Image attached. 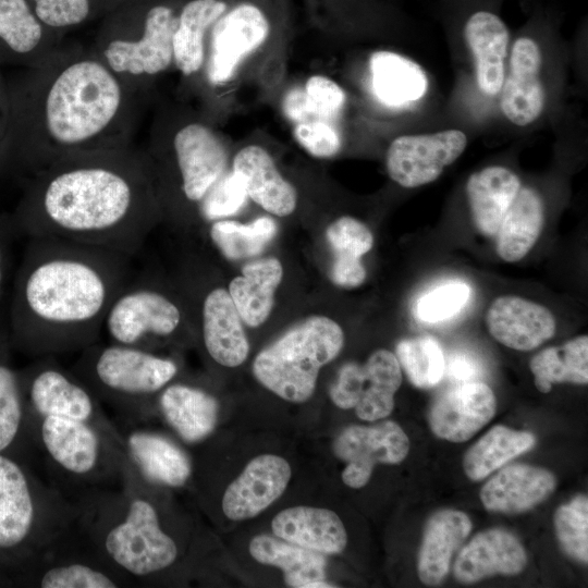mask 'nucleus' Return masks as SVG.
I'll use <instances>...</instances> for the list:
<instances>
[{
    "mask_svg": "<svg viewBox=\"0 0 588 588\" xmlns=\"http://www.w3.org/2000/svg\"><path fill=\"white\" fill-rule=\"evenodd\" d=\"M12 586L37 588H120L137 586L89 542L74 523L37 553Z\"/></svg>",
    "mask_w": 588,
    "mask_h": 588,
    "instance_id": "11",
    "label": "nucleus"
},
{
    "mask_svg": "<svg viewBox=\"0 0 588 588\" xmlns=\"http://www.w3.org/2000/svg\"><path fill=\"white\" fill-rule=\"evenodd\" d=\"M544 221V205L531 187H520L495 233V250L506 262L526 257L537 243Z\"/></svg>",
    "mask_w": 588,
    "mask_h": 588,
    "instance_id": "34",
    "label": "nucleus"
},
{
    "mask_svg": "<svg viewBox=\"0 0 588 588\" xmlns=\"http://www.w3.org/2000/svg\"><path fill=\"white\" fill-rule=\"evenodd\" d=\"M541 63V51L535 39L524 36L514 41L500 106L503 114L515 125L532 123L543 110L546 96L539 78Z\"/></svg>",
    "mask_w": 588,
    "mask_h": 588,
    "instance_id": "21",
    "label": "nucleus"
},
{
    "mask_svg": "<svg viewBox=\"0 0 588 588\" xmlns=\"http://www.w3.org/2000/svg\"><path fill=\"white\" fill-rule=\"evenodd\" d=\"M470 295L468 284L451 281L421 295L415 305V314L421 322L438 323L457 315L467 305Z\"/></svg>",
    "mask_w": 588,
    "mask_h": 588,
    "instance_id": "45",
    "label": "nucleus"
},
{
    "mask_svg": "<svg viewBox=\"0 0 588 588\" xmlns=\"http://www.w3.org/2000/svg\"><path fill=\"white\" fill-rule=\"evenodd\" d=\"M550 470L526 464L502 468L480 490L485 509L491 512L520 513L544 501L555 489Z\"/></svg>",
    "mask_w": 588,
    "mask_h": 588,
    "instance_id": "27",
    "label": "nucleus"
},
{
    "mask_svg": "<svg viewBox=\"0 0 588 588\" xmlns=\"http://www.w3.org/2000/svg\"><path fill=\"white\" fill-rule=\"evenodd\" d=\"M293 135L295 140L316 158H330L341 149V137L334 126L324 120L298 122Z\"/></svg>",
    "mask_w": 588,
    "mask_h": 588,
    "instance_id": "48",
    "label": "nucleus"
},
{
    "mask_svg": "<svg viewBox=\"0 0 588 588\" xmlns=\"http://www.w3.org/2000/svg\"><path fill=\"white\" fill-rule=\"evenodd\" d=\"M273 534L305 549L338 554L347 543L345 527L333 511L298 505L279 512L271 522Z\"/></svg>",
    "mask_w": 588,
    "mask_h": 588,
    "instance_id": "29",
    "label": "nucleus"
},
{
    "mask_svg": "<svg viewBox=\"0 0 588 588\" xmlns=\"http://www.w3.org/2000/svg\"><path fill=\"white\" fill-rule=\"evenodd\" d=\"M292 476L286 460L274 454L259 455L225 489L221 507L226 518L243 520L257 516L279 499Z\"/></svg>",
    "mask_w": 588,
    "mask_h": 588,
    "instance_id": "19",
    "label": "nucleus"
},
{
    "mask_svg": "<svg viewBox=\"0 0 588 588\" xmlns=\"http://www.w3.org/2000/svg\"><path fill=\"white\" fill-rule=\"evenodd\" d=\"M282 278L280 260L268 257L246 264L230 282L228 292L245 324L256 328L268 319Z\"/></svg>",
    "mask_w": 588,
    "mask_h": 588,
    "instance_id": "35",
    "label": "nucleus"
},
{
    "mask_svg": "<svg viewBox=\"0 0 588 588\" xmlns=\"http://www.w3.org/2000/svg\"><path fill=\"white\" fill-rule=\"evenodd\" d=\"M152 409L158 411L182 441L196 444L215 430L219 403L205 389L173 379L158 393L150 412Z\"/></svg>",
    "mask_w": 588,
    "mask_h": 588,
    "instance_id": "24",
    "label": "nucleus"
},
{
    "mask_svg": "<svg viewBox=\"0 0 588 588\" xmlns=\"http://www.w3.org/2000/svg\"><path fill=\"white\" fill-rule=\"evenodd\" d=\"M8 111H9V98H8V83L7 77L0 70V170L2 166V154L8 126Z\"/></svg>",
    "mask_w": 588,
    "mask_h": 588,
    "instance_id": "53",
    "label": "nucleus"
},
{
    "mask_svg": "<svg viewBox=\"0 0 588 588\" xmlns=\"http://www.w3.org/2000/svg\"><path fill=\"white\" fill-rule=\"evenodd\" d=\"M249 553L259 563L279 567L290 587L307 588L326 578V559L321 553L280 538L258 535L249 542Z\"/></svg>",
    "mask_w": 588,
    "mask_h": 588,
    "instance_id": "37",
    "label": "nucleus"
},
{
    "mask_svg": "<svg viewBox=\"0 0 588 588\" xmlns=\"http://www.w3.org/2000/svg\"><path fill=\"white\" fill-rule=\"evenodd\" d=\"M463 36L474 57L479 88L487 95H497L505 77L504 60L510 41L505 22L495 12L479 9L467 16Z\"/></svg>",
    "mask_w": 588,
    "mask_h": 588,
    "instance_id": "26",
    "label": "nucleus"
},
{
    "mask_svg": "<svg viewBox=\"0 0 588 588\" xmlns=\"http://www.w3.org/2000/svg\"><path fill=\"white\" fill-rule=\"evenodd\" d=\"M226 9L224 0H188L177 11L173 65L182 75L189 77L203 69L207 35Z\"/></svg>",
    "mask_w": 588,
    "mask_h": 588,
    "instance_id": "33",
    "label": "nucleus"
},
{
    "mask_svg": "<svg viewBox=\"0 0 588 588\" xmlns=\"http://www.w3.org/2000/svg\"><path fill=\"white\" fill-rule=\"evenodd\" d=\"M497 411L492 389L481 381L461 382L440 395L429 412L433 434L450 442H465L487 425Z\"/></svg>",
    "mask_w": 588,
    "mask_h": 588,
    "instance_id": "18",
    "label": "nucleus"
},
{
    "mask_svg": "<svg viewBox=\"0 0 588 588\" xmlns=\"http://www.w3.org/2000/svg\"><path fill=\"white\" fill-rule=\"evenodd\" d=\"M366 268L362 258L334 255V260L330 269V280L333 284L343 289H354L366 280Z\"/></svg>",
    "mask_w": 588,
    "mask_h": 588,
    "instance_id": "51",
    "label": "nucleus"
},
{
    "mask_svg": "<svg viewBox=\"0 0 588 588\" xmlns=\"http://www.w3.org/2000/svg\"><path fill=\"white\" fill-rule=\"evenodd\" d=\"M364 376L356 415L367 421L388 417L394 407V395L402 383V368L392 352L375 351L363 365Z\"/></svg>",
    "mask_w": 588,
    "mask_h": 588,
    "instance_id": "38",
    "label": "nucleus"
},
{
    "mask_svg": "<svg viewBox=\"0 0 588 588\" xmlns=\"http://www.w3.org/2000/svg\"><path fill=\"white\" fill-rule=\"evenodd\" d=\"M466 146L467 137L458 130L399 136L387 151L388 174L405 188L429 184L464 152Z\"/></svg>",
    "mask_w": 588,
    "mask_h": 588,
    "instance_id": "15",
    "label": "nucleus"
},
{
    "mask_svg": "<svg viewBox=\"0 0 588 588\" xmlns=\"http://www.w3.org/2000/svg\"><path fill=\"white\" fill-rule=\"evenodd\" d=\"M522 183L510 169L490 166L474 172L466 183V196L477 231L494 236Z\"/></svg>",
    "mask_w": 588,
    "mask_h": 588,
    "instance_id": "32",
    "label": "nucleus"
},
{
    "mask_svg": "<svg viewBox=\"0 0 588 588\" xmlns=\"http://www.w3.org/2000/svg\"><path fill=\"white\" fill-rule=\"evenodd\" d=\"M480 372L478 364L466 354H454L445 363V373L460 381H473Z\"/></svg>",
    "mask_w": 588,
    "mask_h": 588,
    "instance_id": "52",
    "label": "nucleus"
},
{
    "mask_svg": "<svg viewBox=\"0 0 588 588\" xmlns=\"http://www.w3.org/2000/svg\"><path fill=\"white\" fill-rule=\"evenodd\" d=\"M247 193L241 176L232 171L213 185L198 208V216L206 221L221 220L238 211Z\"/></svg>",
    "mask_w": 588,
    "mask_h": 588,
    "instance_id": "46",
    "label": "nucleus"
},
{
    "mask_svg": "<svg viewBox=\"0 0 588 588\" xmlns=\"http://www.w3.org/2000/svg\"><path fill=\"white\" fill-rule=\"evenodd\" d=\"M9 334L0 331V453L30 464L36 456L28 428L20 371L10 360Z\"/></svg>",
    "mask_w": 588,
    "mask_h": 588,
    "instance_id": "30",
    "label": "nucleus"
},
{
    "mask_svg": "<svg viewBox=\"0 0 588 588\" xmlns=\"http://www.w3.org/2000/svg\"><path fill=\"white\" fill-rule=\"evenodd\" d=\"M471 528L467 514L457 510H441L428 518L417 555V574L424 584L438 585L444 579L453 553Z\"/></svg>",
    "mask_w": 588,
    "mask_h": 588,
    "instance_id": "31",
    "label": "nucleus"
},
{
    "mask_svg": "<svg viewBox=\"0 0 588 588\" xmlns=\"http://www.w3.org/2000/svg\"><path fill=\"white\" fill-rule=\"evenodd\" d=\"M125 457L137 475L156 488H181L192 477L189 455L171 438L123 420L117 425Z\"/></svg>",
    "mask_w": 588,
    "mask_h": 588,
    "instance_id": "17",
    "label": "nucleus"
},
{
    "mask_svg": "<svg viewBox=\"0 0 588 588\" xmlns=\"http://www.w3.org/2000/svg\"><path fill=\"white\" fill-rule=\"evenodd\" d=\"M70 369L122 420L137 421L150 413L158 393L176 378L180 365L156 351L98 341L81 351Z\"/></svg>",
    "mask_w": 588,
    "mask_h": 588,
    "instance_id": "8",
    "label": "nucleus"
},
{
    "mask_svg": "<svg viewBox=\"0 0 588 588\" xmlns=\"http://www.w3.org/2000/svg\"><path fill=\"white\" fill-rule=\"evenodd\" d=\"M159 209L148 158L131 144L70 155L30 176L14 223L29 237L134 257Z\"/></svg>",
    "mask_w": 588,
    "mask_h": 588,
    "instance_id": "2",
    "label": "nucleus"
},
{
    "mask_svg": "<svg viewBox=\"0 0 588 588\" xmlns=\"http://www.w3.org/2000/svg\"><path fill=\"white\" fill-rule=\"evenodd\" d=\"M277 224L270 217H260L248 224L231 220L212 221L209 237L228 259H243L260 254L274 237Z\"/></svg>",
    "mask_w": 588,
    "mask_h": 588,
    "instance_id": "41",
    "label": "nucleus"
},
{
    "mask_svg": "<svg viewBox=\"0 0 588 588\" xmlns=\"http://www.w3.org/2000/svg\"><path fill=\"white\" fill-rule=\"evenodd\" d=\"M395 356L408 380L419 389H430L445 375V357L439 342L422 335L400 341Z\"/></svg>",
    "mask_w": 588,
    "mask_h": 588,
    "instance_id": "42",
    "label": "nucleus"
},
{
    "mask_svg": "<svg viewBox=\"0 0 588 588\" xmlns=\"http://www.w3.org/2000/svg\"><path fill=\"white\" fill-rule=\"evenodd\" d=\"M247 196L271 215H291L297 204L295 187L279 172L270 154L258 145L241 149L233 161Z\"/></svg>",
    "mask_w": 588,
    "mask_h": 588,
    "instance_id": "28",
    "label": "nucleus"
},
{
    "mask_svg": "<svg viewBox=\"0 0 588 588\" xmlns=\"http://www.w3.org/2000/svg\"><path fill=\"white\" fill-rule=\"evenodd\" d=\"M7 83L1 170L29 179L63 157L133 143L143 98L91 46L62 42Z\"/></svg>",
    "mask_w": 588,
    "mask_h": 588,
    "instance_id": "1",
    "label": "nucleus"
},
{
    "mask_svg": "<svg viewBox=\"0 0 588 588\" xmlns=\"http://www.w3.org/2000/svg\"><path fill=\"white\" fill-rule=\"evenodd\" d=\"M199 316L201 341L209 357L224 367L244 363L249 344L228 290L213 287L206 291L200 301Z\"/></svg>",
    "mask_w": 588,
    "mask_h": 588,
    "instance_id": "23",
    "label": "nucleus"
},
{
    "mask_svg": "<svg viewBox=\"0 0 588 588\" xmlns=\"http://www.w3.org/2000/svg\"><path fill=\"white\" fill-rule=\"evenodd\" d=\"M526 563V551L513 534L490 528L475 535L460 551L453 573L458 581L471 584L495 574H518Z\"/></svg>",
    "mask_w": 588,
    "mask_h": 588,
    "instance_id": "25",
    "label": "nucleus"
},
{
    "mask_svg": "<svg viewBox=\"0 0 588 588\" xmlns=\"http://www.w3.org/2000/svg\"><path fill=\"white\" fill-rule=\"evenodd\" d=\"M27 416H57L84 420L120 433L102 403L54 356L38 357L20 371ZM27 418V417H26Z\"/></svg>",
    "mask_w": 588,
    "mask_h": 588,
    "instance_id": "13",
    "label": "nucleus"
},
{
    "mask_svg": "<svg viewBox=\"0 0 588 588\" xmlns=\"http://www.w3.org/2000/svg\"><path fill=\"white\" fill-rule=\"evenodd\" d=\"M0 587H9V581L1 569H0Z\"/></svg>",
    "mask_w": 588,
    "mask_h": 588,
    "instance_id": "55",
    "label": "nucleus"
},
{
    "mask_svg": "<svg viewBox=\"0 0 588 588\" xmlns=\"http://www.w3.org/2000/svg\"><path fill=\"white\" fill-rule=\"evenodd\" d=\"M554 529L562 550L572 559L587 563L588 499L586 495H576L555 511Z\"/></svg>",
    "mask_w": 588,
    "mask_h": 588,
    "instance_id": "44",
    "label": "nucleus"
},
{
    "mask_svg": "<svg viewBox=\"0 0 588 588\" xmlns=\"http://www.w3.org/2000/svg\"><path fill=\"white\" fill-rule=\"evenodd\" d=\"M36 455L45 460L53 486L69 499L94 488L115 487L126 462L121 433L57 416H27Z\"/></svg>",
    "mask_w": 588,
    "mask_h": 588,
    "instance_id": "6",
    "label": "nucleus"
},
{
    "mask_svg": "<svg viewBox=\"0 0 588 588\" xmlns=\"http://www.w3.org/2000/svg\"><path fill=\"white\" fill-rule=\"evenodd\" d=\"M363 365L346 363L338 371L335 381L331 384L329 395L331 401L342 409L354 408L360 393L363 382Z\"/></svg>",
    "mask_w": 588,
    "mask_h": 588,
    "instance_id": "50",
    "label": "nucleus"
},
{
    "mask_svg": "<svg viewBox=\"0 0 588 588\" xmlns=\"http://www.w3.org/2000/svg\"><path fill=\"white\" fill-rule=\"evenodd\" d=\"M209 32L206 77L211 85H222L232 78L241 61L267 40L270 22L258 5L242 2L226 9Z\"/></svg>",
    "mask_w": 588,
    "mask_h": 588,
    "instance_id": "14",
    "label": "nucleus"
},
{
    "mask_svg": "<svg viewBox=\"0 0 588 588\" xmlns=\"http://www.w3.org/2000/svg\"><path fill=\"white\" fill-rule=\"evenodd\" d=\"M63 42L35 15L28 0H0V65L26 68Z\"/></svg>",
    "mask_w": 588,
    "mask_h": 588,
    "instance_id": "22",
    "label": "nucleus"
},
{
    "mask_svg": "<svg viewBox=\"0 0 588 588\" xmlns=\"http://www.w3.org/2000/svg\"><path fill=\"white\" fill-rule=\"evenodd\" d=\"M133 257L51 237H30L11 307L12 346L35 357L99 341L108 308L133 275Z\"/></svg>",
    "mask_w": 588,
    "mask_h": 588,
    "instance_id": "3",
    "label": "nucleus"
},
{
    "mask_svg": "<svg viewBox=\"0 0 588 588\" xmlns=\"http://www.w3.org/2000/svg\"><path fill=\"white\" fill-rule=\"evenodd\" d=\"M343 345L344 332L338 322L310 316L259 352L253 373L281 399L303 403L313 395L320 369L340 354Z\"/></svg>",
    "mask_w": 588,
    "mask_h": 588,
    "instance_id": "9",
    "label": "nucleus"
},
{
    "mask_svg": "<svg viewBox=\"0 0 588 588\" xmlns=\"http://www.w3.org/2000/svg\"><path fill=\"white\" fill-rule=\"evenodd\" d=\"M535 443L536 438L531 432L494 426L467 450L463 460L464 471L470 480H481L532 449Z\"/></svg>",
    "mask_w": 588,
    "mask_h": 588,
    "instance_id": "40",
    "label": "nucleus"
},
{
    "mask_svg": "<svg viewBox=\"0 0 588 588\" xmlns=\"http://www.w3.org/2000/svg\"><path fill=\"white\" fill-rule=\"evenodd\" d=\"M74 503L29 463L0 453V569L13 577L75 519Z\"/></svg>",
    "mask_w": 588,
    "mask_h": 588,
    "instance_id": "5",
    "label": "nucleus"
},
{
    "mask_svg": "<svg viewBox=\"0 0 588 588\" xmlns=\"http://www.w3.org/2000/svg\"><path fill=\"white\" fill-rule=\"evenodd\" d=\"M485 323L495 341L520 352L539 347L556 331V319L549 308L515 295L497 297L486 311Z\"/></svg>",
    "mask_w": 588,
    "mask_h": 588,
    "instance_id": "20",
    "label": "nucleus"
},
{
    "mask_svg": "<svg viewBox=\"0 0 588 588\" xmlns=\"http://www.w3.org/2000/svg\"><path fill=\"white\" fill-rule=\"evenodd\" d=\"M529 368L537 390L542 393L550 392L555 383L587 384V334L540 351L530 359Z\"/></svg>",
    "mask_w": 588,
    "mask_h": 588,
    "instance_id": "39",
    "label": "nucleus"
},
{
    "mask_svg": "<svg viewBox=\"0 0 588 588\" xmlns=\"http://www.w3.org/2000/svg\"><path fill=\"white\" fill-rule=\"evenodd\" d=\"M184 321V309L172 293L134 272L111 302L102 330L108 342L156 351L182 332Z\"/></svg>",
    "mask_w": 588,
    "mask_h": 588,
    "instance_id": "10",
    "label": "nucleus"
},
{
    "mask_svg": "<svg viewBox=\"0 0 588 588\" xmlns=\"http://www.w3.org/2000/svg\"><path fill=\"white\" fill-rule=\"evenodd\" d=\"M326 236L334 255L362 258L373 246L370 229L364 222L350 216L340 217L330 223Z\"/></svg>",
    "mask_w": 588,
    "mask_h": 588,
    "instance_id": "47",
    "label": "nucleus"
},
{
    "mask_svg": "<svg viewBox=\"0 0 588 588\" xmlns=\"http://www.w3.org/2000/svg\"><path fill=\"white\" fill-rule=\"evenodd\" d=\"M164 139L154 133L152 139L167 146L168 172L174 175L177 199L197 210L213 185L221 179L228 163V151L213 130L199 121L180 122Z\"/></svg>",
    "mask_w": 588,
    "mask_h": 588,
    "instance_id": "12",
    "label": "nucleus"
},
{
    "mask_svg": "<svg viewBox=\"0 0 588 588\" xmlns=\"http://www.w3.org/2000/svg\"><path fill=\"white\" fill-rule=\"evenodd\" d=\"M372 88L380 101L401 107L420 99L427 90L425 71L413 60L396 52L380 50L369 60Z\"/></svg>",
    "mask_w": 588,
    "mask_h": 588,
    "instance_id": "36",
    "label": "nucleus"
},
{
    "mask_svg": "<svg viewBox=\"0 0 588 588\" xmlns=\"http://www.w3.org/2000/svg\"><path fill=\"white\" fill-rule=\"evenodd\" d=\"M152 491L126 460L118 486L71 498L78 528L106 561L136 585L173 567L180 556Z\"/></svg>",
    "mask_w": 588,
    "mask_h": 588,
    "instance_id": "4",
    "label": "nucleus"
},
{
    "mask_svg": "<svg viewBox=\"0 0 588 588\" xmlns=\"http://www.w3.org/2000/svg\"><path fill=\"white\" fill-rule=\"evenodd\" d=\"M334 455L346 463L342 480L359 489L369 481L377 464H400L408 454L409 440L400 425L392 420L371 426H350L335 438Z\"/></svg>",
    "mask_w": 588,
    "mask_h": 588,
    "instance_id": "16",
    "label": "nucleus"
},
{
    "mask_svg": "<svg viewBox=\"0 0 588 588\" xmlns=\"http://www.w3.org/2000/svg\"><path fill=\"white\" fill-rule=\"evenodd\" d=\"M177 10L162 0H127L100 26L91 45L103 62L142 98L173 65Z\"/></svg>",
    "mask_w": 588,
    "mask_h": 588,
    "instance_id": "7",
    "label": "nucleus"
},
{
    "mask_svg": "<svg viewBox=\"0 0 588 588\" xmlns=\"http://www.w3.org/2000/svg\"><path fill=\"white\" fill-rule=\"evenodd\" d=\"M5 274V259H4V248L0 240V293L4 282Z\"/></svg>",
    "mask_w": 588,
    "mask_h": 588,
    "instance_id": "54",
    "label": "nucleus"
},
{
    "mask_svg": "<svg viewBox=\"0 0 588 588\" xmlns=\"http://www.w3.org/2000/svg\"><path fill=\"white\" fill-rule=\"evenodd\" d=\"M125 1L127 0H28L38 20L61 36L98 15H108Z\"/></svg>",
    "mask_w": 588,
    "mask_h": 588,
    "instance_id": "43",
    "label": "nucleus"
},
{
    "mask_svg": "<svg viewBox=\"0 0 588 588\" xmlns=\"http://www.w3.org/2000/svg\"><path fill=\"white\" fill-rule=\"evenodd\" d=\"M304 94L310 114L324 121L338 114L346 98L342 87L323 75L310 76L306 81Z\"/></svg>",
    "mask_w": 588,
    "mask_h": 588,
    "instance_id": "49",
    "label": "nucleus"
}]
</instances>
